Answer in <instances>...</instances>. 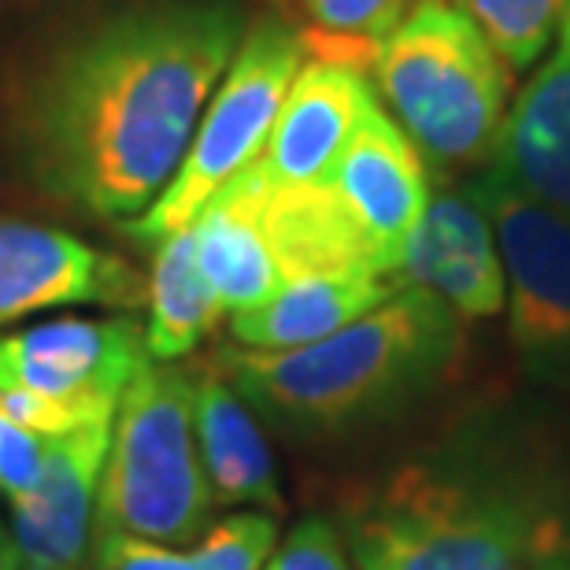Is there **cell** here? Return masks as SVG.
I'll use <instances>...</instances> for the list:
<instances>
[{
	"instance_id": "1",
	"label": "cell",
	"mask_w": 570,
	"mask_h": 570,
	"mask_svg": "<svg viewBox=\"0 0 570 570\" xmlns=\"http://www.w3.org/2000/svg\"><path fill=\"white\" fill-rule=\"evenodd\" d=\"M242 38L237 0H138L63 38L16 111L30 170L94 215L138 219L186 159Z\"/></svg>"
},
{
	"instance_id": "2",
	"label": "cell",
	"mask_w": 570,
	"mask_h": 570,
	"mask_svg": "<svg viewBox=\"0 0 570 570\" xmlns=\"http://www.w3.org/2000/svg\"><path fill=\"white\" fill-rule=\"evenodd\" d=\"M360 570H570V500L493 460L412 463L345 511Z\"/></svg>"
},
{
	"instance_id": "3",
	"label": "cell",
	"mask_w": 570,
	"mask_h": 570,
	"mask_svg": "<svg viewBox=\"0 0 570 570\" xmlns=\"http://www.w3.org/2000/svg\"><path fill=\"white\" fill-rule=\"evenodd\" d=\"M463 356V315L423 285H404L315 345L226 348L215 371L256 412L293 433H345L449 379Z\"/></svg>"
},
{
	"instance_id": "4",
	"label": "cell",
	"mask_w": 570,
	"mask_h": 570,
	"mask_svg": "<svg viewBox=\"0 0 570 570\" xmlns=\"http://www.w3.org/2000/svg\"><path fill=\"white\" fill-rule=\"evenodd\" d=\"M367 78L438 175L493 159L508 119V63L455 0H423L374 41Z\"/></svg>"
},
{
	"instance_id": "5",
	"label": "cell",
	"mask_w": 570,
	"mask_h": 570,
	"mask_svg": "<svg viewBox=\"0 0 570 570\" xmlns=\"http://www.w3.org/2000/svg\"><path fill=\"white\" fill-rule=\"evenodd\" d=\"M197 374L145 360L119 396L108 463L97 493V533H134L159 544L204 538L212 485L193 426Z\"/></svg>"
},
{
	"instance_id": "6",
	"label": "cell",
	"mask_w": 570,
	"mask_h": 570,
	"mask_svg": "<svg viewBox=\"0 0 570 570\" xmlns=\"http://www.w3.org/2000/svg\"><path fill=\"white\" fill-rule=\"evenodd\" d=\"M307 52V33L282 16H264L245 30L170 186L153 208L130 219L134 237L159 245L170 234L189 230L204 204L256 164Z\"/></svg>"
},
{
	"instance_id": "7",
	"label": "cell",
	"mask_w": 570,
	"mask_h": 570,
	"mask_svg": "<svg viewBox=\"0 0 570 570\" xmlns=\"http://www.w3.org/2000/svg\"><path fill=\"white\" fill-rule=\"evenodd\" d=\"M497 234L522 367L570 396V223L489 164L466 186Z\"/></svg>"
},
{
	"instance_id": "8",
	"label": "cell",
	"mask_w": 570,
	"mask_h": 570,
	"mask_svg": "<svg viewBox=\"0 0 570 570\" xmlns=\"http://www.w3.org/2000/svg\"><path fill=\"white\" fill-rule=\"evenodd\" d=\"M145 360V330L130 318H52L0 337V390L38 393L86 423H111Z\"/></svg>"
},
{
	"instance_id": "9",
	"label": "cell",
	"mask_w": 570,
	"mask_h": 570,
	"mask_svg": "<svg viewBox=\"0 0 570 570\" xmlns=\"http://www.w3.org/2000/svg\"><path fill=\"white\" fill-rule=\"evenodd\" d=\"M307 60L285 94L275 130L256 167L275 186H315L326 181L337 164L348 134L374 97L367 78L371 45H348L312 38L307 33Z\"/></svg>"
},
{
	"instance_id": "10",
	"label": "cell",
	"mask_w": 570,
	"mask_h": 570,
	"mask_svg": "<svg viewBox=\"0 0 570 570\" xmlns=\"http://www.w3.org/2000/svg\"><path fill=\"white\" fill-rule=\"evenodd\" d=\"M330 193L367 237L374 259L396 278L401 256L430 208V167L404 127L382 108L379 94L367 100L356 130L348 134L337 164L326 175Z\"/></svg>"
},
{
	"instance_id": "11",
	"label": "cell",
	"mask_w": 570,
	"mask_h": 570,
	"mask_svg": "<svg viewBox=\"0 0 570 570\" xmlns=\"http://www.w3.org/2000/svg\"><path fill=\"white\" fill-rule=\"evenodd\" d=\"M138 275L122 259L56 226L0 219V326L67 304H134Z\"/></svg>"
},
{
	"instance_id": "12",
	"label": "cell",
	"mask_w": 570,
	"mask_h": 570,
	"mask_svg": "<svg viewBox=\"0 0 570 570\" xmlns=\"http://www.w3.org/2000/svg\"><path fill=\"white\" fill-rule=\"evenodd\" d=\"M111 423H94L60 433V438H45L38 489L22 500H11L8 538L16 541L22 556L60 570H82L100 474L108 463Z\"/></svg>"
},
{
	"instance_id": "13",
	"label": "cell",
	"mask_w": 570,
	"mask_h": 570,
	"mask_svg": "<svg viewBox=\"0 0 570 570\" xmlns=\"http://www.w3.org/2000/svg\"><path fill=\"white\" fill-rule=\"evenodd\" d=\"M396 278L423 285L463 318H489L508 304V278L485 212L455 189L430 197L423 223L407 242Z\"/></svg>"
},
{
	"instance_id": "14",
	"label": "cell",
	"mask_w": 570,
	"mask_h": 570,
	"mask_svg": "<svg viewBox=\"0 0 570 570\" xmlns=\"http://www.w3.org/2000/svg\"><path fill=\"white\" fill-rule=\"evenodd\" d=\"M489 164L570 223V8L549 60L511 105Z\"/></svg>"
},
{
	"instance_id": "15",
	"label": "cell",
	"mask_w": 570,
	"mask_h": 570,
	"mask_svg": "<svg viewBox=\"0 0 570 570\" xmlns=\"http://www.w3.org/2000/svg\"><path fill=\"white\" fill-rule=\"evenodd\" d=\"M197 264L223 312H248L282 289V275L264 230V170L245 167L204 204L193 223Z\"/></svg>"
},
{
	"instance_id": "16",
	"label": "cell",
	"mask_w": 570,
	"mask_h": 570,
	"mask_svg": "<svg viewBox=\"0 0 570 570\" xmlns=\"http://www.w3.org/2000/svg\"><path fill=\"white\" fill-rule=\"evenodd\" d=\"M401 278L374 275V271H345V275H315L285 282L259 307L230 315V334L237 345L259 352H282L315 345L341 326L356 323L379 304H385Z\"/></svg>"
},
{
	"instance_id": "17",
	"label": "cell",
	"mask_w": 570,
	"mask_h": 570,
	"mask_svg": "<svg viewBox=\"0 0 570 570\" xmlns=\"http://www.w3.org/2000/svg\"><path fill=\"white\" fill-rule=\"evenodd\" d=\"M193 426L212 497L223 504L282 508V489L271 444L259 430L253 404L215 371H197L193 396Z\"/></svg>"
},
{
	"instance_id": "18",
	"label": "cell",
	"mask_w": 570,
	"mask_h": 570,
	"mask_svg": "<svg viewBox=\"0 0 570 570\" xmlns=\"http://www.w3.org/2000/svg\"><path fill=\"white\" fill-rule=\"evenodd\" d=\"M223 307L215 301L208 278L197 264L193 226L164 237L156 245L153 278H148V326L145 348L148 360L175 363L200 345L204 334L219 323Z\"/></svg>"
},
{
	"instance_id": "19",
	"label": "cell",
	"mask_w": 570,
	"mask_h": 570,
	"mask_svg": "<svg viewBox=\"0 0 570 570\" xmlns=\"http://www.w3.org/2000/svg\"><path fill=\"white\" fill-rule=\"evenodd\" d=\"M508 67H533L560 33L570 0H455Z\"/></svg>"
},
{
	"instance_id": "20",
	"label": "cell",
	"mask_w": 570,
	"mask_h": 570,
	"mask_svg": "<svg viewBox=\"0 0 570 570\" xmlns=\"http://www.w3.org/2000/svg\"><path fill=\"white\" fill-rule=\"evenodd\" d=\"M282 19L330 41L374 45L396 30L423 0H271Z\"/></svg>"
},
{
	"instance_id": "21",
	"label": "cell",
	"mask_w": 570,
	"mask_h": 570,
	"mask_svg": "<svg viewBox=\"0 0 570 570\" xmlns=\"http://www.w3.org/2000/svg\"><path fill=\"white\" fill-rule=\"evenodd\" d=\"M278 527L267 511H237L204 530L197 549L189 552L193 570H264L275 552Z\"/></svg>"
},
{
	"instance_id": "22",
	"label": "cell",
	"mask_w": 570,
	"mask_h": 570,
	"mask_svg": "<svg viewBox=\"0 0 570 570\" xmlns=\"http://www.w3.org/2000/svg\"><path fill=\"white\" fill-rule=\"evenodd\" d=\"M45 466V438L27 430L8 415L0 404V493L8 500L30 497L41 482Z\"/></svg>"
},
{
	"instance_id": "23",
	"label": "cell",
	"mask_w": 570,
	"mask_h": 570,
	"mask_svg": "<svg viewBox=\"0 0 570 570\" xmlns=\"http://www.w3.org/2000/svg\"><path fill=\"white\" fill-rule=\"evenodd\" d=\"M264 570H352L337 530L323 519H304L271 556Z\"/></svg>"
},
{
	"instance_id": "24",
	"label": "cell",
	"mask_w": 570,
	"mask_h": 570,
	"mask_svg": "<svg viewBox=\"0 0 570 570\" xmlns=\"http://www.w3.org/2000/svg\"><path fill=\"white\" fill-rule=\"evenodd\" d=\"M97 570H193L186 552L134 533H97Z\"/></svg>"
},
{
	"instance_id": "25",
	"label": "cell",
	"mask_w": 570,
	"mask_h": 570,
	"mask_svg": "<svg viewBox=\"0 0 570 570\" xmlns=\"http://www.w3.org/2000/svg\"><path fill=\"white\" fill-rule=\"evenodd\" d=\"M0 567L4 570H60V567H49V563H38V560H30V556H22L11 538H0Z\"/></svg>"
},
{
	"instance_id": "26",
	"label": "cell",
	"mask_w": 570,
	"mask_h": 570,
	"mask_svg": "<svg viewBox=\"0 0 570 570\" xmlns=\"http://www.w3.org/2000/svg\"><path fill=\"white\" fill-rule=\"evenodd\" d=\"M0 570H4V567H0Z\"/></svg>"
}]
</instances>
